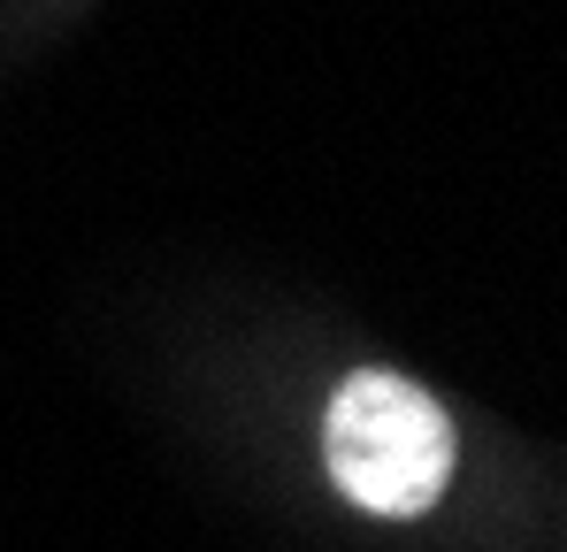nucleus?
I'll return each instance as SVG.
<instances>
[{"label":"nucleus","mask_w":567,"mask_h":552,"mask_svg":"<svg viewBox=\"0 0 567 552\" xmlns=\"http://www.w3.org/2000/svg\"><path fill=\"white\" fill-rule=\"evenodd\" d=\"M330 483L383 522H414L453 483V415L399 368H353L322 415Z\"/></svg>","instance_id":"1"}]
</instances>
